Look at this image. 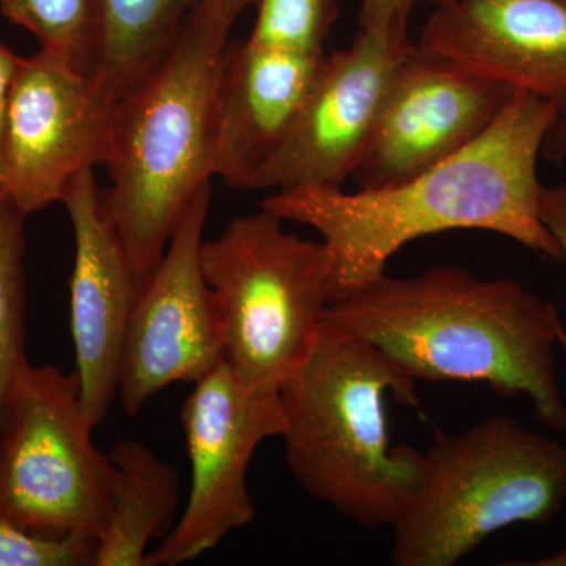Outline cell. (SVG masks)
<instances>
[{
  "instance_id": "1",
  "label": "cell",
  "mask_w": 566,
  "mask_h": 566,
  "mask_svg": "<svg viewBox=\"0 0 566 566\" xmlns=\"http://www.w3.org/2000/svg\"><path fill=\"white\" fill-rule=\"evenodd\" d=\"M558 109L516 91L479 139L415 177L375 189L296 188L260 208L322 234L333 260L331 303L387 273L406 244L452 230L502 234L562 260L542 219L538 159Z\"/></svg>"
},
{
  "instance_id": "2",
  "label": "cell",
  "mask_w": 566,
  "mask_h": 566,
  "mask_svg": "<svg viewBox=\"0 0 566 566\" xmlns=\"http://www.w3.org/2000/svg\"><path fill=\"white\" fill-rule=\"evenodd\" d=\"M323 319L370 342L416 381L476 382L499 397H526L539 424L566 430L554 357L564 323L553 301L515 279L450 264L409 277L386 273L327 305Z\"/></svg>"
},
{
  "instance_id": "3",
  "label": "cell",
  "mask_w": 566,
  "mask_h": 566,
  "mask_svg": "<svg viewBox=\"0 0 566 566\" xmlns=\"http://www.w3.org/2000/svg\"><path fill=\"white\" fill-rule=\"evenodd\" d=\"M419 411L417 381L370 342L327 322L282 386L285 460L305 493L378 531L419 486L423 453L390 444L386 397Z\"/></svg>"
},
{
  "instance_id": "4",
  "label": "cell",
  "mask_w": 566,
  "mask_h": 566,
  "mask_svg": "<svg viewBox=\"0 0 566 566\" xmlns=\"http://www.w3.org/2000/svg\"><path fill=\"white\" fill-rule=\"evenodd\" d=\"M229 33L196 7L169 54L115 106L102 203L140 286L216 177Z\"/></svg>"
},
{
  "instance_id": "5",
  "label": "cell",
  "mask_w": 566,
  "mask_h": 566,
  "mask_svg": "<svg viewBox=\"0 0 566 566\" xmlns=\"http://www.w3.org/2000/svg\"><path fill=\"white\" fill-rule=\"evenodd\" d=\"M566 504V446L493 416L436 428L423 475L392 523L395 566H453L515 524L545 526Z\"/></svg>"
},
{
  "instance_id": "6",
  "label": "cell",
  "mask_w": 566,
  "mask_h": 566,
  "mask_svg": "<svg viewBox=\"0 0 566 566\" xmlns=\"http://www.w3.org/2000/svg\"><path fill=\"white\" fill-rule=\"evenodd\" d=\"M283 222L264 208L238 216L200 252L223 360L268 392H281L304 363L331 304L326 244L285 232Z\"/></svg>"
},
{
  "instance_id": "7",
  "label": "cell",
  "mask_w": 566,
  "mask_h": 566,
  "mask_svg": "<svg viewBox=\"0 0 566 566\" xmlns=\"http://www.w3.org/2000/svg\"><path fill=\"white\" fill-rule=\"evenodd\" d=\"M92 430L76 371L25 360L0 416V517L29 534L98 545L114 465Z\"/></svg>"
},
{
  "instance_id": "8",
  "label": "cell",
  "mask_w": 566,
  "mask_h": 566,
  "mask_svg": "<svg viewBox=\"0 0 566 566\" xmlns=\"http://www.w3.org/2000/svg\"><path fill=\"white\" fill-rule=\"evenodd\" d=\"M192 465L188 505L145 566H178L251 524L248 472L262 442L285 430L281 392L244 385L226 360L196 382L181 411Z\"/></svg>"
},
{
  "instance_id": "9",
  "label": "cell",
  "mask_w": 566,
  "mask_h": 566,
  "mask_svg": "<svg viewBox=\"0 0 566 566\" xmlns=\"http://www.w3.org/2000/svg\"><path fill=\"white\" fill-rule=\"evenodd\" d=\"M118 98L65 52L21 57L6 120L3 189L25 214L62 202L84 170L106 166Z\"/></svg>"
},
{
  "instance_id": "10",
  "label": "cell",
  "mask_w": 566,
  "mask_h": 566,
  "mask_svg": "<svg viewBox=\"0 0 566 566\" xmlns=\"http://www.w3.org/2000/svg\"><path fill=\"white\" fill-rule=\"evenodd\" d=\"M210 203L208 182L193 197L161 262L137 294L118 381L128 416L139 415L167 386L196 385L223 363L221 329L200 260Z\"/></svg>"
},
{
  "instance_id": "11",
  "label": "cell",
  "mask_w": 566,
  "mask_h": 566,
  "mask_svg": "<svg viewBox=\"0 0 566 566\" xmlns=\"http://www.w3.org/2000/svg\"><path fill=\"white\" fill-rule=\"evenodd\" d=\"M412 44L408 35L360 31L348 50L326 54L293 128L256 172L251 191L344 188Z\"/></svg>"
},
{
  "instance_id": "12",
  "label": "cell",
  "mask_w": 566,
  "mask_h": 566,
  "mask_svg": "<svg viewBox=\"0 0 566 566\" xmlns=\"http://www.w3.org/2000/svg\"><path fill=\"white\" fill-rule=\"evenodd\" d=\"M515 92L412 44L349 180L356 189L382 188L444 161L479 139Z\"/></svg>"
},
{
  "instance_id": "13",
  "label": "cell",
  "mask_w": 566,
  "mask_h": 566,
  "mask_svg": "<svg viewBox=\"0 0 566 566\" xmlns=\"http://www.w3.org/2000/svg\"><path fill=\"white\" fill-rule=\"evenodd\" d=\"M62 203L74 234L70 279L74 371L80 376L85 416L96 428L118 395L123 346L140 283L103 210L95 170L77 175Z\"/></svg>"
},
{
  "instance_id": "14",
  "label": "cell",
  "mask_w": 566,
  "mask_h": 566,
  "mask_svg": "<svg viewBox=\"0 0 566 566\" xmlns=\"http://www.w3.org/2000/svg\"><path fill=\"white\" fill-rule=\"evenodd\" d=\"M417 44L566 111V0H450Z\"/></svg>"
},
{
  "instance_id": "15",
  "label": "cell",
  "mask_w": 566,
  "mask_h": 566,
  "mask_svg": "<svg viewBox=\"0 0 566 566\" xmlns=\"http://www.w3.org/2000/svg\"><path fill=\"white\" fill-rule=\"evenodd\" d=\"M326 57L245 43L227 55L219 102L216 177L240 191L293 128Z\"/></svg>"
},
{
  "instance_id": "16",
  "label": "cell",
  "mask_w": 566,
  "mask_h": 566,
  "mask_svg": "<svg viewBox=\"0 0 566 566\" xmlns=\"http://www.w3.org/2000/svg\"><path fill=\"white\" fill-rule=\"evenodd\" d=\"M111 516L93 566H145L147 547L172 532L180 475L140 441L112 447Z\"/></svg>"
},
{
  "instance_id": "17",
  "label": "cell",
  "mask_w": 566,
  "mask_h": 566,
  "mask_svg": "<svg viewBox=\"0 0 566 566\" xmlns=\"http://www.w3.org/2000/svg\"><path fill=\"white\" fill-rule=\"evenodd\" d=\"M197 3L96 0V76L122 98L169 54Z\"/></svg>"
},
{
  "instance_id": "18",
  "label": "cell",
  "mask_w": 566,
  "mask_h": 566,
  "mask_svg": "<svg viewBox=\"0 0 566 566\" xmlns=\"http://www.w3.org/2000/svg\"><path fill=\"white\" fill-rule=\"evenodd\" d=\"M25 219L0 188V416L25 354Z\"/></svg>"
},
{
  "instance_id": "19",
  "label": "cell",
  "mask_w": 566,
  "mask_h": 566,
  "mask_svg": "<svg viewBox=\"0 0 566 566\" xmlns=\"http://www.w3.org/2000/svg\"><path fill=\"white\" fill-rule=\"evenodd\" d=\"M0 13L31 32L40 48L65 52L81 70H96V0H0Z\"/></svg>"
},
{
  "instance_id": "20",
  "label": "cell",
  "mask_w": 566,
  "mask_h": 566,
  "mask_svg": "<svg viewBox=\"0 0 566 566\" xmlns=\"http://www.w3.org/2000/svg\"><path fill=\"white\" fill-rule=\"evenodd\" d=\"M248 43L264 50L319 54L338 18L335 0H256Z\"/></svg>"
},
{
  "instance_id": "21",
  "label": "cell",
  "mask_w": 566,
  "mask_h": 566,
  "mask_svg": "<svg viewBox=\"0 0 566 566\" xmlns=\"http://www.w3.org/2000/svg\"><path fill=\"white\" fill-rule=\"evenodd\" d=\"M96 542L29 534L0 517V566H93Z\"/></svg>"
},
{
  "instance_id": "22",
  "label": "cell",
  "mask_w": 566,
  "mask_h": 566,
  "mask_svg": "<svg viewBox=\"0 0 566 566\" xmlns=\"http://www.w3.org/2000/svg\"><path fill=\"white\" fill-rule=\"evenodd\" d=\"M450 0H360V31L408 35L412 11L420 6H446Z\"/></svg>"
},
{
  "instance_id": "23",
  "label": "cell",
  "mask_w": 566,
  "mask_h": 566,
  "mask_svg": "<svg viewBox=\"0 0 566 566\" xmlns=\"http://www.w3.org/2000/svg\"><path fill=\"white\" fill-rule=\"evenodd\" d=\"M539 210L547 230L560 245L562 260L566 262V185L543 186ZM558 346L566 356V329L558 338Z\"/></svg>"
},
{
  "instance_id": "24",
  "label": "cell",
  "mask_w": 566,
  "mask_h": 566,
  "mask_svg": "<svg viewBox=\"0 0 566 566\" xmlns=\"http://www.w3.org/2000/svg\"><path fill=\"white\" fill-rule=\"evenodd\" d=\"M21 57L0 41V188L6 182V120L11 85Z\"/></svg>"
},
{
  "instance_id": "25",
  "label": "cell",
  "mask_w": 566,
  "mask_h": 566,
  "mask_svg": "<svg viewBox=\"0 0 566 566\" xmlns=\"http://www.w3.org/2000/svg\"><path fill=\"white\" fill-rule=\"evenodd\" d=\"M255 2L256 0H199L196 7L232 31L234 22L240 20L249 7L255 6Z\"/></svg>"
},
{
  "instance_id": "26",
  "label": "cell",
  "mask_w": 566,
  "mask_h": 566,
  "mask_svg": "<svg viewBox=\"0 0 566 566\" xmlns=\"http://www.w3.org/2000/svg\"><path fill=\"white\" fill-rule=\"evenodd\" d=\"M543 155L553 161H566V111L558 112L557 120L547 134Z\"/></svg>"
},
{
  "instance_id": "27",
  "label": "cell",
  "mask_w": 566,
  "mask_h": 566,
  "mask_svg": "<svg viewBox=\"0 0 566 566\" xmlns=\"http://www.w3.org/2000/svg\"><path fill=\"white\" fill-rule=\"evenodd\" d=\"M536 566H566V547L553 554V556L542 558L539 562H535Z\"/></svg>"
}]
</instances>
